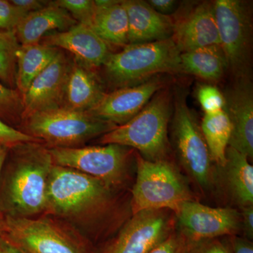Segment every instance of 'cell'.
I'll return each instance as SVG.
<instances>
[{
    "mask_svg": "<svg viewBox=\"0 0 253 253\" xmlns=\"http://www.w3.org/2000/svg\"><path fill=\"white\" fill-rule=\"evenodd\" d=\"M106 92L91 68L73 60L63 99V107L76 111H89Z\"/></svg>",
    "mask_w": 253,
    "mask_h": 253,
    "instance_id": "obj_20",
    "label": "cell"
},
{
    "mask_svg": "<svg viewBox=\"0 0 253 253\" xmlns=\"http://www.w3.org/2000/svg\"><path fill=\"white\" fill-rule=\"evenodd\" d=\"M9 148L4 145L0 144V173H1V168H2L6 156H7Z\"/></svg>",
    "mask_w": 253,
    "mask_h": 253,
    "instance_id": "obj_39",
    "label": "cell"
},
{
    "mask_svg": "<svg viewBox=\"0 0 253 253\" xmlns=\"http://www.w3.org/2000/svg\"><path fill=\"white\" fill-rule=\"evenodd\" d=\"M232 249L234 253H253V243L242 238L233 239Z\"/></svg>",
    "mask_w": 253,
    "mask_h": 253,
    "instance_id": "obj_37",
    "label": "cell"
},
{
    "mask_svg": "<svg viewBox=\"0 0 253 253\" xmlns=\"http://www.w3.org/2000/svg\"><path fill=\"white\" fill-rule=\"evenodd\" d=\"M189 243L181 234L172 233L149 253H187Z\"/></svg>",
    "mask_w": 253,
    "mask_h": 253,
    "instance_id": "obj_32",
    "label": "cell"
},
{
    "mask_svg": "<svg viewBox=\"0 0 253 253\" xmlns=\"http://www.w3.org/2000/svg\"><path fill=\"white\" fill-rule=\"evenodd\" d=\"M22 96L17 90L0 83V118L4 121H16L23 117Z\"/></svg>",
    "mask_w": 253,
    "mask_h": 253,
    "instance_id": "obj_27",
    "label": "cell"
},
{
    "mask_svg": "<svg viewBox=\"0 0 253 253\" xmlns=\"http://www.w3.org/2000/svg\"><path fill=\"white\" fill-rule=\"evenodd\" d=\"M201 131L207 144L211 160L220 167L226 164V150L232 131L230 120L224 111L204 114Z\"/></svg>",
    "mask_w": 253,
    "mask_h": 253,
    "instance_id": "obj_25",
    "label": "cell"
},
{
    "mask_svg": "<svg viewBox=\"0 0 253 253\" xmlns=\"http://www.w3.org/2000/svg\"><path fill=\"white\" fill-rule=\"evenodd\" d=\"M224 111L230 120L232 131L229 146L253 156V86L251 78L235 79L223 93Z\"/></svg>",
    "mask_w": 253,
    "mask_h": 253,
    "instance_id": "obj_14",
    "label": "cell"
},
{
    "mask_svg": "<svg viewBox=\"0 0 253 253\" xmlns=\"http://www.w3.org/2000/svg\"><path fill=\"white\" fill-rule=\"evenodd\" d=\"M77 23L66 9L51 1L46 7L26 15L15 32L21 45H29L41 43L47 33L66 31Z\"/></svg>",
    "mask_w": 253,
    "mask_h": 253,
    "instance_id": "obj_19",
    "label": "cell"
},
{
    "mask_svg": "<svg viewBox=\"0 0 253 253\" xmlns=\"http://www.w3.org/2000/svg\"><path fill=\"white\" fill-rule=\"evenodd\" d=\"M196 95L205 114L219 112L224 109V94L217 86L208 84L200 85Z\"/></svg>",
    "mask_w": 253,
    "mask_h": 253,
    "instance_id": "obj_29",
    "label": "cell"
},
{
    "mask_svg": "<svg viewBox=\"0 0 253 253\" xmlns=\"http://www.w3.org/2000/svg\"><path fill=\"white\" fill-rule=\"evenodd\" d=\"M54 2L66 9L78 23L90 27L96 6L93 0H56Z\"/></svg>",
    "mask_w": 253,
    "mask_h": 253,
    "instance_id": "obj_28",
    "label": "cell"
},
{
    "mask_svg": "<svg viewBox=\"0 0 253 253\" xmlns=\"http://www.w3.org/2000/svg\"><path fill=\"white\" fill-rule=\"evenodd\" d=\"M72 62L59 51L22 96L24 108L22 118L32 113L62 107Z\"/></svg>",
    "mask_w": 253,
    "mask_h": 253,
    "instance_id": "obj_15",
    "label": "cell"
},
{
    "mask_svg": "<svg viewBox=\"0 0 253 253\" xmlns=\"http://www.w3.org/2000/svg\"><path fill=\"white\" fill-rule=\"evenodd\" d=\"M171 234L172 223L166 210L139 211L104 253H149Z\"/></svg>",
    "mask_w": 253,
    "mask_h": 253,
    "instance_id": "obj_12",
    "label": "cell"
},
{
    "mask_svg": "<svg viewBox=\"0 0 253 253\" xmlns=\"http://www.w3.org/2000/svg\"><path fill=\"white\" fill-rule=\"evenodd\" d=\"M6 228L10 241L27 253H88L51 219L14 216Z\"/></svg>",
    "mask_w": 253,
    "mask_h": 253,
    "instance_id": "obj_10",
    "label": "cell"
},
{
    "mask_svg": "<svg viewBox=\"0 0 253 253\" xmlns=\"http://www.w3.org/2000/svg\"><path fill=\"white\" fill-rule=\"evenodd\" d=\"M227 71L225 56L219 45H211L180 54V72L204 81L217 82Z\"/></svg>",
    "mask_w": 253,
    "mask_h": 253,
    "instance_id": "obj_23",
    "label": "cell"
},
{
    "mask_svg": "<svg viewBox=\"0 0 253 253\" xmlns=\"http://www.w3.org/2000/svg\"><path fill=\"white\" fill-rule=\"evenodd\" d=\"M117 144L85 147L49 148L53 163L96 178L111 187L122 181L128 151Z\"/></svg>",
    "mask_w": 253,
    "mask_h": 253,
    "instance_id": "obj_9",
    "label": "cell"
},
{
    "mask_svg": "<svg viewBox=\"0 0 253 253\" xmlns=\"http://www.w3.org/2000/svg\"><path fill=\"white\" fill-rule=\"evenodd\" d=\"M90 28L109 45L128 44V17L124 1L96 0Z\"/></svg>",
    "mask_w": 253,
    "mask_h": 253,
    "instance_id": "obj_21",
    "label": "cell"
},
{
    "mask_svg": "<svg viewBox=\"0 0 253 253\" xmlns=\"http://www.w3.org/2000/svg\"><path fill=\"white\" fill-rule=\"evenodd\" d=\"M180 54L172 38L127 44L110 54L103 66L105 76L115 89L136 85L162 73L180 72Z\"/></svg>",
    "mask_w": 253,
    "mask_h": 253,
    "instance_id": "obj_2",
    "label": "cell"
},
{
    "mask_svg": "<svg viewBox=\"0 0 253 253\" xmlns=\"http://www.w3.org/2000/svg\"><path fill=\"white\" fill-rule=\"evenodd\" d=\"M182 235L189 243L234 234L241 226V214L229 208H211L186 201L176 211Z\"/></svg>",
    "mask_w": 253,
    "mask_h": 253,
    "instance_id": "obj_11",
    "label": "cell"
},
{
    "mask_svg": "<svg viewBox=\"0 0 253 253\" xmlns=\"http://www.w3.org/2000/svg\"><path fill=\"white\" fill-rule=\"evenodd\" d=\"M24 118V133L50 148L79 147L93 138L104 135L115 125L94 117L87 111L66 107L32 113Z\"/></svg>",
    "mask_w": 253,
    "mask_h": 253,
    "instance_id": "obj_5",
    "label": "cell"
},
{
    "mask_svg": "<svg viewBox=\"0 0 253 253\" xmlns=\"http://www.w3.org/2000/svg\"><path fill=\"white\" fill-rule=\"evenodd\" d=\"M20 150L8 184V199L16 217H28L45 212L46 186L52 168L47 148L39 143L18 146Z\"/></svg>",
    "mask_w": 253,
    "mask_h": 253,
    "instance_id": "obj_4",
    "label": "cell"
},
{
    "mask_svg": "<svg viewBox=\"0 0 253 253\" xmlns=\"http://www.w3.org/2000/svg\"><path fill=\"white\" fill-rule=\"evenodd\" d=\"M30 142H41L33 136L9 126L0 118V144L8 147Z\"/></svg>",
    "mask_w": 253,
    "mask_h": 253,
    "instance_id": "obj_31",
    "label": "cell"
},
{
    "mask_svg": "<svg viewBox=\"0 0 253 253\" xmlns=\"http://www.w3.org/2000/svg\"><path fill=\"white\" fill-rule=\"evenodd\" d=\"M148 4L161 14L169 15L175 9L177 2L174 0H150Z\"/></svg>",
    "mask_w": 253,
    "mask_h": 253,
    "instance_id": "obj_36",
    "label": "cell"
},
{
    "mask_svg": "<svg viewBox=\"0 0 253 253\" xmlns=\"http://www.w3.org/2000/svg\"><path fill=\"white\" fill-rule=\"evenodd\" d=\"M180 91L173 104L172 134L183 167L200 186L207 188L212 178L211 155L201 126Z\"/></svg>",
    "mask_w": 253,
    "mask_h": 253,
    "instance_id": "obj_8",
    "label": "cell"
},
{
    "mask_svg": "<svg viewBox=\"0 0 253 253\" xmlns=\"http://www.w3.org/2000/svg\"><path fill=\"white\" fill-rule=\"evenodd\" d=\"M128 17V44L165 41L172 38L175 20L160 14L147 1L125 0Z\"/></svg>",
    "mask_w": 253,
    "mask_h": 253,
    "instance_id": "obj_18",
    "label": "cell"
},
{
    "mask_svg": "<svg viewBox=\"0 0 253 253\" xmlns=\"http://www.w3.org/2000/svg\"><path fill=\"white\" fill-rule=\"evenodd\" d=\"M26 14L11 1L0 0V31H15Z\"/></svg>",
    "mask_w": 253,
    "mask_h": 253,
    "instance_id": "obj_30",
    "label": "cell"
},
{
    "mask_svg": "<svg viewBox=\"0 0 253 253\" xmlns=\"http://www.w3.org/2000/svg\"><path fill=\"white\" fill-rule=\"evenodd\" d=\"M20 45L16 32L0 31V83L11 89L16 85V54Z\"/></svg>",
    "mask_w": 253,
    "mask_h": 253,
    "instance_id": "obj_26",
    "label": "cell"
},
{
    "mask_svg": "<svg viewBox=\"0 0 253 253\" xmlns=\"http://www.w3.org/2000/svg\"><path fill=\"white\" fill-rule=\"evenodd\" d=\"M59 52L57 48L41 42L20 45L16 54V86L21 96Z\"/></svg>",
    "mask_w": 253,
    "mask_h": 253,
    "instance_id": "obj_22",
    "label": "cell"
},
{
    "mask_svg": "<svg viewBox=\"0 0 253 253\" xmlns=\"http://www.w3.org/2000/svg\"><path fill=\"white\" fill-rule=\"evenodd\" d=\"M137 174L132 189L134 214L149 210L176 212L186 201H193L185 181L175 167L166 160L150 161L136 156Z\"/></svg>",
    "mask_w": 253,
    "mask_h": 253,
    "instance_id": "obj_6",
    "label": "cell"
},
{
    "mask_svg": "<svg viewBox=\"0 0 253 253\" xmlns=\"http://www.w3.org/2000/svg\"><path fill=\"white\" fill-rule=\"evenodd\" d=\"M213 6L227 71L234 79L251 78L253 24L249 4L240 0H217Z\"/></svg>",
    "mask_w": 253,
    "mask_h": 253,
    "instance_id": "obj_7",
    "label": "cell"
},
{
    "mask_svg": "<svg viewBox=\"0 0 253 253\" xmlns=\"http://www.w3.org/2000/svg\"><path fill=\"white\" fill-rule=\"evenodd\" d=\"M170 93L158 91L130 121L101 136L102 144H117L138 150L145 160H165L168 150V128L173 112Z\"/></svg>",
    "mask_w": 253,
    "mask_h": 253,
    "instance_id": "obj_1",
    "label": "cell"
},
{
    "mask_svg": "<svg viewBox=\"0 0 253 253\" xmlns=\"http://www.w3.org/2000/svg\"><path fill=\"white\" fill-rule=\"evenodd\" d=\"M164 86L165 81L158 76L136 85L114 89L106 93L87 112L116 126H122L140 112Z\"/></svg>",
    "mask_w": 253,
    "mask_h": 253,
    "instance_id": "obj_13",
    "label": "cell"
},
{
    "mask_svg": "<svg viewBox=\"0 0 253 253\" xmlns=\"http://www.w3.org/2000/svg\"><path fill=\"white\" fill-rule=\"evenodd\" d=\"M241 224H243L245 234L249 241L253 237V206L243 208L241 215Z\"/></svg>",
    "mask_w": 253,
    "mask_h": 253,
    "instance_id": "obj_35",
    "label": "cell"
},
{
    "mask_svg": "<svg viewBox=\"0 0 253 253\" xmlns=\"http://www.w3.org/2000/svg\"><path fill=\"white\" fill-rule=\"evenodd\" d=\"M0 253H27L10 240L0 239Z\"/></svg>",
    "mask_w": 253,
    "mask_h": 253,
    "instance_id": "obj_38",
    "label": "cell"
},
{
    "mask_svg": "<svg viewBox=\"0 0 253 253\" xmlns=\"http://www.w3.org/2000/svg\"><path fill=\"white\" fill-rule=\"evenodd\" d=\"M189 243L187 253H232L230 246L216 239Z\"/></svg>",
    "mask_w": 253,
    "mask_h": 253,
    "instance_id": "obj_33",
    "label": "cell"
},
{
    "mask_svg": "<svg viewBox=\"0 0 253 253\" xmlns=\"http://www.w3.org/2000/svg\"><path fill=\"white\" fill-rule=\"evenodd\" d=\"M226 159L223 168L231 195L241 207L253 206V167L249 158L229 146Z\"/></svg>",
    "mask_w": 253,
    "mask_h": 253,
    "instance_id": "obj_24",
    "label": "cell"
},
{
    "mask_svg": "<svg viewBox=\"0 0 253 253\" xmlns=\"http://www.w3.org/2000/svg\"><path fill=\"white\" fill-rule=\"evenodd\" d=\"M172 39L181 53L204 46L219 45L213 2L203 1L175 20Z\"/></svg>",
    "mask_w": 253,
    "mask_h": 253,
    "instance_id": "obj_17",
    "label": "cell"
},
{
    "mask_svg": "<svg viewBox=\"0 0 253 253\" xmlns=\"http://www.w3.org/2000/svg\"><path fill=\"white\" fill-rule=\"evenodd\" d=\"M43 44L66 50L83 66L91 68L104 66L110 54V45L85 25L77 23L64 31L52 32L42 40Z\"/></svg>",
    "mask_w": 253,
    "mask_h": 253,
    "instance_id": "obj_16",
    "label": "cell"
},
{
    "mask_svg": "<svg viewBox=\"0 0 253 253\" xmlns=\"http://www.w3.org/2000/svg\"><path fill=\"white\" fill-rule=\"evenodd\" d=\"M109 189L96 178L54 164L46 186L45 212L66 217L91 214L107 204Z\"/></svg>",
    "mask_w": 253,
    "mask_h": 253,
    "instance_id": "obj_3",
    "label": "cell"
},
{
    "mask_svg": "<svg viewBox=\"0 0 253 253\" xmlns=\"http://www.w3.org/2000/svg\"><path fill=\"white\" fill-rule=\"evenodd\" d=\"M10 1L28 14L46 7L51 2L45 0H11Z\"/></svg>",
    "mask_w": 253,
    "mask_h": 253,
    "instance_id": "obj_34",
    "label": "cell"
}]
</instances>
